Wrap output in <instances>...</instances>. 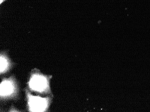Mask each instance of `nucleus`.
I'll return each instance as SVG.
<instances>
[{
    "mask_svg": "<svg viewBox=\"0 0 150 112\" xmlns=\"http://www.w3.org/2000/svg\"><path fill=\"white\" fill-rule=\"evenodd\" d=\"M29 104L33 112H43L47 107V102L45 99L32 96L29 98Z\"/></svg>",
    "mask_w": 150,
    "mask_h": 112,
    "instance_id": "nucleus-1",
    "label": "nucleus"
},
{
    "mask_svg": "<svg viewBox=\"0 0 150 112\" xmlns=\"http://www.w3.org/2000/svg\"><path fill=\"white\" fill-rule=\"evenodd\" d=\"M30 87L35 91L41 92L44 90L47 86L46 79L42 76H33L30 81Z\"/></svg>",
    "mask_w": 150,
    "mask_h": 112,
    "instance_id": "nucleus-2",
    "label": "nucleus"
},
{
    "mask_svg": "<svg viewBox=\"0 0 150 112\" xmlns=\"http://www.w3.org/2000/svg\"><path fill=\"white\" fill-rule=\"evenodd\" d=\"M1 95L5 96L10 95L13 91L12 83L9 81L2 82L1 84Z\"/></svg>",
    "mask_w": 150,
    "mask_h": 112,
    "instance_id": "nucleus-3",
    "label": "nucleus"
},
{
    "mask_svg": "<svg viewBox=\"0 0 150 112\" xmlns=\"http://www.w3.org/2000/svg\"><path fill=\"white\" fill-rule=\"evenodd\" d=\"M0 64H1V66H0L1 70H0V71H1V72H2L6 70V68H7V65H8L6 60L4 57H1Z\"/></svg>",
    "mask_w": 150,
    "mask_h": 112,
    "instance_id": "nucleus-4",
    "label": "nucleus"
},
{
    "mask_svg": "<svg viewBox=\"0 0 150 112\" xmlns=\"http://www.w3.org/2000/svg\"><path fill=\"white\" fill-rule=\"evenodd\" d=\"M6 1V0H0V4H1L2 2H4Z\"/></svg>",
    "mask_w": 150,
    "mask_h": 112,
    "instance_id": "nucleus-5",
    "label": "nucleus"
}]
</instances>
